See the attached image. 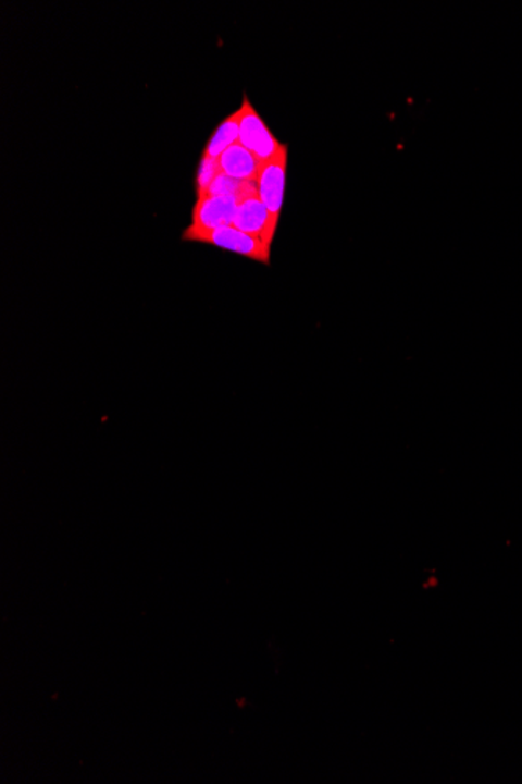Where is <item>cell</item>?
I'll list each match as a JSON object with an SVG mask.
<instances>
[{
	"label": "cell",
	"mask_w": 522,
	"mask_h": 784,
	"mask_svg": "<svg viewBox=\"0 0 522 784\" xmlns=\"http://www.w3.org/2000/svg\"><path fill=\"white\" fill-rule=\"evenodd\" d=\"M182 238L185 242L206 243V245L232 250V253L260 261V264L270 265L271 261V246H268L259 237L239 231L235 225H224V228L217 229H198L188 225Z\"/></svg>",
	"instance_id": "1"
},
{
	"label": "cell",
	"mask_w": 522,
	"mask_h": 784,
	"mask_svg": "<svg viewBox=\"0 0 522 784\" xmlns=\"http://www.w3.org/2000/svg\"><path fill=\"white\" fill-rule=\"evenodd\" d=\"M239 145L245 146L257 157L260 163L268 162L277 156L278 150L284 148L282 143L274 137L273 132L268 128L259 113L253 110L248 96H243V103L239 107Z\"/></svg>",
	"instance_id": "2"
},
{
	"label": "cell",
	"mask_w": 522,
	"mask_h": 784,
	"mask_svg": "<svg viewBox=\"0 0 522 784\" xmlns=\"http://www.w3.org/2000/svg\"><path fill=\"white\" fill-rule=\"evenodd\" d=\"M286 167H288V146L278 150L277 156L260 164L257 175V188L261 203L264 204L274 220L281 218L282 206L286 187Z\"/></svg>",
	"instance_id": "3"
},
{
	"label": "cell",
	"mask_w": 522,
	"mask_h": 784,
	"mask_svg": "<svg viewBox=\"0 0 522 784\" xmlns=\"http://www.w3.org/2000/svg\"><path fill=\"white\" fill-rule=\"evenodd\" d=\"M277 224L278 221L274 220L273 215L261 203L259 192H252L239 198L234 224H232L239 231L259 237L268 246H271L274 242Z\"/></svg>",
	"instance_id": "4"
},
{
	"label": "cell",
	"mask_w": 522,
	"mask_h": 784,
	"mask_svg": "<svg viewBox=\"0 0 522 784\" xmlns=\"http://www.w3.org/2000/svg\"><path fill=\"white\" fill-rule=\"evenodd\" d=\"M238 198L232 196L198 195L192 207L191 224L198 229H217L234 224Z\"/></svg>",
	"instance_id": "5"
},
{
	"label": "cell",
	"mask_w": 522,
	"mask_h": 784,
	"mask_svg": "<svg viewBox=\"0 0 522 784\" xmlns=\"http://www.w3.org/2000/svg\"><path fill=\"white\" fill-rule=\"evenodd\" d=\"M217 163L221 173L243 182H256L261 164L257 157L238 142L221 154Z\"/></svg>",
	"instance_id": "6"
},
{
	"label": "cell",
	"mask_w": 522,
	"mask_h": 784,
	"mask_svg": "<svg viewBox=\"0 0 522 784\" xmlns=\"http://www.w3.org/2000/svg\"><path fill=\"white\" fill-rule=\"evenodd\" d=\"M239 118H241V112L237 110V112L232 113L231 117L225 118L223 123L217 125L212 138L209 139L206 149H203L202 157L220 159L221 154H223L225 149L231 148L232 145L238 142Z\"/></svg>",
	"instance_id": "7"
},
{
	"label": "cell",
	"mask_w": 522,
	"mask_h": 784,
	"mask_svg": "<svg viewBox=\"0 0 522 784\" xmlns=\"http://www.w3.org/2000/svg\"><path fill=\"white\" fill-rule=\"evenodd\" d=\"M221 173L220 163L217 159H209V157H202L198 168V175H196V195H202L210 185L213 184L216 175Z\"/></svg>",
	"instance_id": "8"
}]
</instances>
